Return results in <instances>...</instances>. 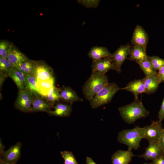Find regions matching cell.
<instances>
[{
	"label": "cell",
	"instance_id": "d6986e66",
	"mask_svg": "<svg viewBox=\"0 0 164 164\" xmlns=\"http://www.w3.org/2000/svg\"><path fill=\"white\" fill-rule=\"evenodd\" d=\"M7 74L15 82L19 90L25 89L26 85L24 73L13 67L7 73Z\"/></svg>",
	"mask_w": 164,
	"mask_h": 164
},
{
	"label": "cell",
	"instance_id": "ac0fdd59",
	"mask_svg": "<svg viewBox=\"0 0 164 164\" xmlns=\"http://www.w3.org/2000/svg\"><path fill=\"white\" fill-rule=\"evenodd\" d=\"M53 110L48 112L51 115L67 117L69 116L72 111V104L60 102L56 103L53 106Z\"/></svg>",
	"mask_w": 164,
	"mask_h": 164
},
{
	"label": "cell",
	"instance_id": "1f68e13d",
	"mask_svg": "<svg viewBox=\"0 0 164 164\" xmlns=\"http://www.w3.org/2000/svg\"><path fill=\"white\" fill-rule=\"evenodd\" d=\"M78 2L87 8H95L99 4L100 0H77Z\"/></svg>",
	"mask_w": 164,
	"mask_h": 164
},
{
	"label": "cell",
	"instance_id": "5b68a950",
	"mask_svg": "<svg viewBox=\"0 0 164 164\" xmlns=\"http://www.w3.org/2000/svg\"><path fill=\"white\" fill-rule=\"evenodd\" d=\"M33 98V95L26 89L19 90L14 104L15 107L23 112H31Z\"/></svg>",
	"mask_w": 164,
	"mask_h": 164
},
{
	"label": "cell",
	"instance_id": "e575fe53",
	"mask_svg": "<svg viewBox=\"0 0 164 164\" xmlns=\"http://www.w3.org/2000/svg\"><path fill=\"white\" fill-rule=\"evenodd\" d=\"M152 164H164V155L156 158L152 162Z\"/></svg>",
	"mask_w": 164,
	"mask_h": 164
},
{
	"label": "cell",
	"instance_id": "9c48e42d",
	"mask_svg": "<svg viewBox=\"0 0 164 164\" xmlns=\"http://www.w3.org/2000/svg\"><path fill=\"white\" fill-rule=\"evenodd\" d=\"M22 145L21 142H17L5 151L0 155V159L7 162L16 163L20 157Z\"/></svg>",
	"mask_w": 164,
	"mask_h": 164
},
{
	"label": "cell",
	"instance_id": "52a82bcc",
	"mask_svg": "<svg viewBox=\"0 0 164 164\" xmlns=\"http://www.w3.org/2000/svg\"><path fill=\"white\" fill-rule=\"evenodd\" d=\"M132 47L128 44L121 45L112 53L111 58L114 65L115 70L117 72H121V66L129 55Z\"/></svg>",
	"mask_w": 164,
	"mask_h": 164
},
{
	"label": "cell",
	"instance_id": "d590c367",
	"mask_svg": "<svg viewBox=\"0 0 164 164\" xmlns=\"http://www.w3.org/2000/svg\"><path fill=\"white\" fill-rule=\"evenodd\" d=\"M159 142L164 152V128L162 130Z\"/></svg>",
	"mask_w": 164,
	"mask_h": 164
},
{
	"label": "cell",
	"instance_id": "8992f818",
	"mask_svg": "<svg viewBox=\"0 0 164 164\" xmlns=\"http://www.w3.org/2000/svg\"><path fill=\"white\" fill-rule=\"evenodd\" d=\"M33 76L37 80H47L54 78L52 68L43 61L35 60Z\"/></svg>",
	"mask_w": 164,
	"mask_h": 164
},
{
	"label": "cell",
	"instance_id": "ba28073f",
	"mask_svg": "<svg viewBox=\"0 0 164 164\" xmlns=\"http://www.w3.org/2000/svg\"><path fill=\"white\" fill-rule=\"evenodd\" d=\"M145 128L144 139L152 143L159 142L163 128L161 122L158 121H152L149 125L146 126Z\"/></svg>",
	"mask_w": 164,
	"mask_h": 164
},
{
	"label": "cell",
	"instance_id": "8fae6325",
	"mask_svg": "<svg viewBox=\"0 0 164 164\" xmlns=\"http://www.w3.org/2000/svg\"><path fill=\"white\" fill-rule=\"evenodd\" d=\"M148 36L143 28L137 25L133 32L131 42L134 45L141 46L146 49L148 42Z\"/></svg>",
	"mask_w": 164,
	"mask_h": 164
},
{
	"label": "cell",
	"instance_id": "836d02e7",
	"mask_svg": "<svg viewBox=\"0 0 164 164\" xmlns=\"http://www.w3.org/2000/svg\"><path fill=\"white\" fill-rule=\"evenodd\" d=\"M158 121L160 122L164 119V98L158 113Z\"/></svg>",
	"mask_w": 164,
	"mask_h": 164
},
{
	"label": "cell",
	"instance_id": "d4e9b609",
	"mask_svg": "<svg viewBox=\"0 0 164 164\" xmlns=\"http://www.w3.org/2000/svg\"><path fill=\"white\" fill-rule=\"evenodd\" d=\"M60 89L61 88L56 87L54 86L50 89L47 96L44 98L53 106L61 100Z\"/></svg>",
	"mask_w": 164,
	"mask_h": 164
},
{
	"label": "cell",
	"instance_id": "6da1fadb",
	"mask_svg": "<svg viewBox=\"0 0 164 164\" xmlns=\"http://www.w3.org/2000/svg\"><path fill=\"white\" fill-rule=\"evenodd\" d=\"M118 110L123 120L129 124L134 123L138 119L146 118L150 113L142 101L138 99L135 100L131 103L119 108Z\"/></svg>",
	"mask_w": 164,
	"mask_h": 164
},
{
	"label": "cell",
	"instance_id": "83f0119b",
	"mask_svg": "<svg viewBox=\"0 0 164 164\" xmlns=\"http://www.w3.org/2000/svg\"><path fill=\"white\" fill-rule=\"evenodd\" d=\"M64 160L63 164H78L73 153L70 151H64L60 152Z\"/></svg>",
	"mask_w": 164,
	"mask_h": 164
},
{
	"label": "cell",
	"instance_id": "30bf717a",
	"mask_svg": "<svg viewBox=\"0 0 164 164\" xmlns=\"http://www.w3.org/2000/svg\"><path fill=\"white\" fill-rule=\"evenodd\" d=\"M164 155V152L159 142L149 143L144 153L138 157L143 158L146 160L153 161L160 156Z\"/></svg>",
	"mask_w": 164,
	"mask_h": 164
},
{
	"label": "cell",
	"instance_id": "9a60e30c",
	"mask_svg": "<svg viewBox=\"0 0 164 164\" xmlns=\"http://www.w3.org/2000/svg\"><path fill=\"white\" fill-rule=\"evenodd\" d=\"M31 112L46 111H51L53 106L46 101L41 95L33 96Z\"/></svg>",
	"mask_w": 164,
	"mask_h": 164
},
{
	"label": "cell",
	"instance_id": "4dcf8cb0",
	"mask_svg": "<svg viewBox=\"0 0 164 164\" xmlns=\"http://www.w3.org/2000/svg\"><path fill=\"white\" fill-rule=\"evenodd\" d=\"M12 45L8 41L1 40L0 42V56L7 58L8 52Z\"/></svg>",
	"mask_w": 164,
	"mask_h": 164
},
{
	"label": "cell",
	"instance_id": "4fadbf2b",
	"mask_svg": "<svg viewBox=\"0 0 164 164\" xmlns=\"http://www.w3.org/2000/svg\"><path fill=\"white\" fill-rule=\"evenodd\" d=\"M7 58L13 67L16 68L22 63L28 59L24 54L12 45L8 52Z\"/></svg>",
	"mask_w": 164,
	"mask_h": 164
},
{
	"label": "cell",
	"instance_id": "3957f363",
	"mask_svg": "<svg viewBox=\"0 0 164 164\" xmlns=\"http://www.w3.org/2000/svg\"><path fill=\"white\" fill-rule=\"evenodd\" d=\"M145 135V127L136 126L132 129L120 131L118 133L117 140L119 143L126 145L128 150H136L140 147V142L142 139L144 138Z\"/></svg>",
	"mask_w": 164,
	"mask_h": 164
},
{
	"label": "cell",
	"instance_id": "7c38bea8",
	"mask_svg": "<svg viewBox=\"0 0 164 164\" xmlns=\"http://www.w3.org/2000/svg\"><path fill=\"white\" fill-rule=\"evenodd\" d=\"M110 70H115L114 65L111 57H107L93 61L92 71L105 74Z\"/></svg>",
	"mask_w": 164,
	"mask_h": 164
},
{
	"label": "cell",
	"instance_id": "44dd1931",
	"mask_svg": "<svg viewBox=\"0 0 164 164\" xmlns=\"http://www.w3.org/2000/svg\"><path fill=\"white\" fill-rule=\"evenodd\" d=\"M128 59L137 63L148 58L146 49L141 46L134 45L132 47Z\"/></svg>",
	"mask_w": 164,
	"mask_h": 164
},
{
	"label": "cell",
	"instance_id": "5bb4252c",
	"mask_svg": "<svg viewBox=\"0 0 164 164\" xmlns=\"http://www.w3.org/2000/svg\"><path fill=\"white\" fill-rule=\"evenodd\" d=\"M61 100L62 102L72 104L75 102L82 101L83 99L70 87L63 86L60 92Z\"/></svg>",
	"mask_w": 164,
	"mask_h": 164
},
{
	"label": "cell",
	"instance_id": "ab89813d",
	"mask_svg": "<svg viewBox=\"0 0 164 164\" xmlns=\"http://www.w3.org/2000/svg\"><path fill=\"white\" fill-rule=\"evenodd\" d=\"M143 164H152V162L150 163H145Z\"/></svg>",
	"mask_w": 164,
	"mask_h": 164
},
{
	"label": "cell",
	"instance_id": "603a6c76",
	"mask_svg": "<svg viewBox=\"0 0 164 164\" xmlns=\"http://www.w3.org/2000/svg\"><path fill=\"white\" fill-rule=\"evenodd\" d=\"M54 78L44 80H37V89L41 95L44 98L47 95L50 89L54 86Z\"/></svg>",
	"mask_w": 164,
	"mask_h": 164
},
{
	"label": "cell",
	"instance_id": "d6a6232c",
	"mask_svg": "<svg viewBox=\"0 0 164 164\" xmlns=\"http://www.w3.org/2000/svg\"><path fill=\"white\" fill-rule=\"evenodd\" d=\"M157 79L160 83L164 82V66L158 70L156 74Z\"/></svg>",
	"mask_w": 164,
	"mask_h": 164
},
{
	"label": "cell",
	"instance_id": "f1b7e54d",
	"mask_svg": "<svg viewBox=\"0 0 164 164\" xmlns=\"http://www.w3.org/2000/svg\"><path fill=\"white\" fill-rule=\"evenodd\" d=\"M148 59L153 68L159 70L164 66V59L157 56H148Z\"/></svg>",
	"mask_w": 164,
	"mask_h": 164
},
{
	"label": "cell",
	"instance_id": "2e32d148",
	"mask_svg": "<svg viewBox=\"0 0 164 164\" xmlns=\"http://www.w3.org/2000/svg\"><path fill=\"white\" fill-rule=\"evenodd\" d=\"M135 156L131 150H118L111 157L112 164H129Z\"/></svg>",
	"mask_w": 164,
	"mask_h": 164
},
{
	"label": "cell",
	"instance_id": "e0dca14e",
	"mask_svg": "<svg viewBox=\"0 0 164 164\" xmlns=\"http://www.w3.org/2000/svg\"><path fill=\"white\" fill-rule=\"evenodd\" d=\"M132 92L134 95L135 100L138 99L139 95L145 93V88L143 79L135 80L129 82L125 87L121 88Z\"/></svg>",
	"mask_w": 164,
	"mask_h": 164
},
{
	"label": "cell",
	"instance_id": "cb8c5ba5",
	"mask_svg": "<svg viewBox=\"0 0 164 164\" xmlns=\"http://www.w3.org/2000/svg\"><path fill=\"white\" fill-rule=\"evenodd\" d=\"M26 87L27 90L33 96L41 95L37 87V80L33 75L29 74H25Z\"/></svg>",
	"mask_w": 164,
	"mask_h": 164
},
{
	"label": "cell",
	"instance_id": "277c9868",
	"mask_svg": "<svg viewBox=\"0 0 164 164\" xmlns=\"http://www.w3.org/2000/svg\"><path fill=\"white\" fill-rule=\"evenodd\" d=\"M121 89L115 83H109L90 101L91 107L95 109L109 103L115 94Z\"/></svg>",
	"mask_w": 164,
	"mask_h": 164
},
{
	"label": "cell",
	"instance_id": "f35d334b",
	"mask_svg": "<svg viewBox=\"0 0 164 164\" xmlns=\"http://www.w3.org/2000/svg\"><path fill=\"white\" fill-rule=\"evenodd\" d=\"M0 164H16V163L8 162L3 161L2 159H0Z\"/></svg>",
	"mask_w": 164,
	"mask_h": 164
},
{
	"label": "cell",
	"instance_id": "74e56055",
	"mask_svg": "<svg viewBox=\"0 0 164 164\" xmlns=\"http://www.w3.org/2000/svg\"><path fill=\"white\" fill-rule=\"evenodd\" d=\"M5 148V146L4 144H3L2 140L0 139V155H1L5 151L4 150V149Z\"/></svg>",
	"mask_w": 164,
	"mask_h": 164
},
{
	"label": "cell",
	"instance_id": "7a4b0ae2",
	"mask_svg": "<svg viewBox=\"0 0 164 164\" xmlns=\"http://www.w3.org/2000/svg\"><path fill=\"white\" fill-rule=\"evenodd\" d=\"M108 78L105 74L97 72H92L84 83L82 89L84 97L89 101L109 83Z\"/></svg>",
	"mask_w": 164,
	"mask_h": 164
},
{
	"label": "cell",
	"instance_id": "f546056e",
	"mask_svg": "<svg viewBox=\"0 0 164 164\" xmlns=\"http://www.w3.org/2000/svg\"><path fill=\"white\" fill-rule=\"evenodd\" d=\"M13 67L7 59L0 56V71L7 74V73Z\"/></svg>",
	"mask_w": 164,
	"mask_h": 164
},
{
	"label": "cell",
	"instance_id": "484cf974",
	"mask_svg": "<svg viewBox=\"0 0 164 164\" xmlns=\"http://www.w3.org/2000/svg\"><path fill=\"white\" fill-rule=\"evenodd\" d=\"M144 73L145 77H149L157 74L156 70L153 67L148 58L137 63Z\"/></svg>",
	"mask_w": 164,
	"mask_h": 164
},
{
	"label": "cell",
	"instance_id": "4316f807",
	"mask_svg": "<svg viewBox=\"0 0 164 164\" xmlns=\"http://www.w3.org/2000/svg\"><path fill=\"white\" fill-rule=\"evenodd\" d=\"M35 67V60L28 59L22 63L17 68L25 74L33 76Z\"/></svg>",
	"mask_w": 164,
	"mask_h": 164
},
{
	"label": "cell",
	"instance_id": "8d00e7d4",
	"mask_svg": "<svg viewBox=\"0 0 164 164\" xmlns=\"http://www.w3.org/2000/svg\"><path fill=\"white\" fill-rule=\"evenodd\" d=\"M86 164H97L92 158L89 157H86Z\"/></svg>",
	"mask_w": 164,
	"mask_h": 164
},
{
	"label": "cell",
	"instance_id": "ffe728a7",
	"mask_svg": "<svg viewBox=\"0 0 164 164\" xmlns=\"http://www.w3.org/2000/svg\"><path fill=\"white\" fill-rule=\"evenodd\" d=\"M111 54L106 47L95 46L90 49L87 55L94 61L107 57H111Z\"/></svg>",
	"mask_w": 164,
	"mask_h": 164
},
{
	"label": "cell",
	"instance_id": "7402d4cb",
	"mask_svg": "<svg viewBox=\"0 0 164 164\" xmlns=\"http://www.w3.org/2000/svg\"><path fill=\"white\" fill-rule=\"evenodd\" d=\"M145 88V93L149 94L155 93L157 90L160 84L156 74L143 78Z\"/></svg>",
	"mask_w": 164,
	"mask_h": 164
}]
</instances>
